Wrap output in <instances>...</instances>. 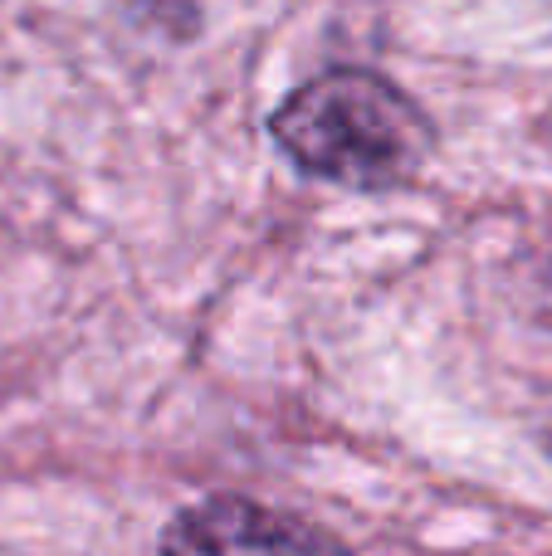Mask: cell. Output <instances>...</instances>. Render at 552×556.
Returning a JSON list of instances; mask_svg holds the SVG:
<instances>
[{"label":"cell","mask_w":552,"mask_h":556,"mask_svg":"<svg viewBox=\"0 0 552 556\" xmlns=\"http://www.w3.org/2000/svg\"><path fill=\"white\" fill-rule=\"evenodd\" d=\"M274 142L299 172L348 191H391L430 156L426 113L377 74H323L293 88L269 117Z\"/></svg>","instance_id":"1"},{"label":"cell","mask_w":552,"mask_h":556,"mask_svg":"<svg viewBox=\"0 0 552 556\" xmlns=\"http://www.w3.org/2000/svg\"><path fill=\"white\" fill-rule=\"evenodd\" d=\"M162 556H352V547L323 522L289 508L215 493L172 513L156 542Z\"/></svg>","instance_id":"2"},{"label":"cell","mask_w":552,"mask_h":556,"mask_svg":"<svg viewBox=\"0 0 552 556\" xmlns=\"http://www.w3.org/2000/svg\"><path fill=\"white\" fill-rule=\"evenodd\" d=\"M543 440H548V450H552V405H548V430H543Z\"/></svg>","instance_id":"3"}]
</instances>
